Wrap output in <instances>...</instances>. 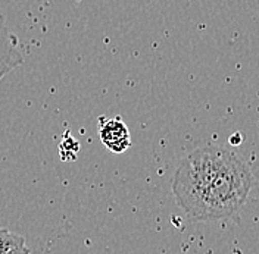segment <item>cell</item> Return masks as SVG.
I'll return each instance as SVG.
<instances>
[{"instance_id": "6da1fadb", "label": "cell", "mask_w": 259, "mask_h": 254, "mask_svg": "<svg viewBox=\"0 0 259 254\" xmlns=\"http://www.w3.org/2000/svg\"><path fill=\"white\" fill-rule=\"evenodd\" d=\"M255 184L246 162L233 151L206 145L192 151L177 168L171 188L177 205L199 222L234 216Z\"/></svg>"}, {"instance_id": "277c9868", "label": "cell", "mask_w": 259, "mask_h": 254, "mask_svg": "<svg viewBox=\"0 0 259 254\" xmlns=\"http://www.w3.org/2000/svg\"><path fill=\"white\" fill-rule=\"evenodd\" d=\"M80 151V143L69 134V131H66L64 134V138L59 144V156L64 162H72L77 159Z\"/></svg>"}, {"instance_id": "5b68a950", "label": "cell", "mask_w": 259, "mask_h": 254, "mask_svg": "<svg viewBox=\"0 0 259 254\" xmlns=\"http://www.w3.org/2000/svg\"><path fill=\"white\" fill-rule=\"evenodd\" d=\"M24 244H25L24 237L18 235L15 232L9 231V229L0 228V254L6 253L8 250L19 247V245H24Z\"/></svg>"}, {"instance_id": "3957f363", "label": "cell", "mask_w": 259, "mask_h": 254, "mask_svg": "<svg viewBox=\"0 0 259 254\" xmlns=\"http://www.w3.org/2000/svg\"><path fill=\"white\" fill-rule=\"evenodd\" d=\"M18 47V37L8 28L5 16L0 14V81L24 64V58Z\"/></svg>"}, {"instance_id": "8992f818", "label": "cell", "mask_w": 259, "mask_h": 254, "mask_svg": "<svg viewBox=\"0 0 259 254\" xmlns=\"http://www.w3.org/2000/svg\"><path fill=\"white\" fill-rule=\"evenodd\" d=\"M3 254H31V250L24 244V245H19V247H15V248H11V250H8L6 253Z\"/></svg>"}, {"instance_id": "7a4b0ae2", "label": "cell", "mask_w": 259, "mask_h": 254, "mask_svg": "<svg viewBox=\"0 0 259 254\" xmlns=\"http://www.w3.org/2000/svg\"><path fill=\"white\" fill-rule=\"evenodd\" d=\"M99 138L102 144L115 155L125 153L131 147L128 127L121 119V116H115L112 119H100Z\"/></svg>"}]
</instances>
